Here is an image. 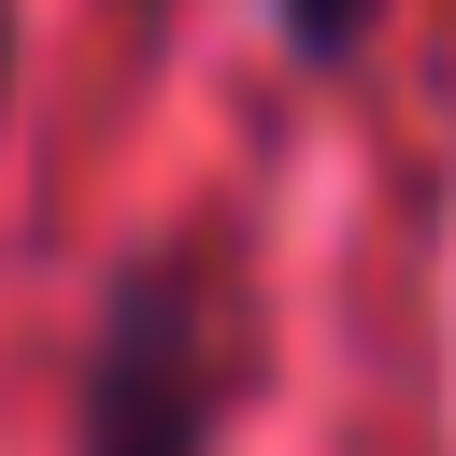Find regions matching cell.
<instances>
[{
  "label": "cell",
  "instance_id": "6da1fadb",
  "mask_svg": "<svg viewBox=\"0 0 456 456\" xmlns=\"http://www.w3.org/2000/svg\"><path fill=\"white\" fill-rule=\"evenodd\" d=\"M228 399V299L200 256H142L86 342V456H200Z\"/></svg>",
  "mask_w": 456,
  "mask_h": 456
},
{
  "label": "cell",
  "instance_id": "7a4b0ae2",
  "mask_svg": "<svg viewBox=\"0 0 456 456\" xmlns=\"http://www.w3.org/2000/svg\"><path fill=\"white\" fill-rule=\"evenodd\" d=\"M271 14H285V43H299V57H356L385 0H271Z\"/></svg>",
  "mask_w": 456,
  "mask_h": 456
}]
</instances>
